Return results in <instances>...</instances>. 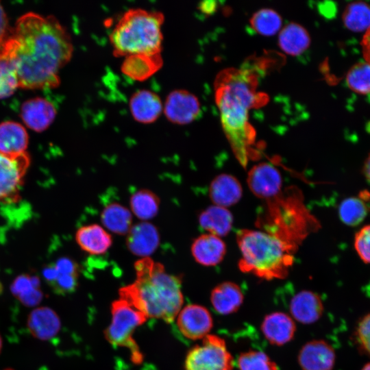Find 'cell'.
<instances>
[{"mask_svg": "<svg viewBox=\"0 0 370 370\" xmlns=\"http://www.w3.org/2000/svg\"><path fill=\"white\" fill-rule=\"evenodd\" d=\"M77 285V275L60 274L51 285L53 291L58 294L70 293L75 290Z\"/></svg>", "mask_w": 370, "mask_h": 370, "instance_id": "cell-38", "label": "cell"}, {"mask_svg": "<svg viewBox=\"0 0 370 370\" xmlns=\"http://www.w3.org/2000/svg\"><path fill=\"white\" fill-rule=\"evenodd\" d=\"M354 336L359 349L363 354L370 356V312L364 315L358 322Z\"/></svg>", "mask_w": 370, "mask_h": 370, "instance_id": "cell-36", "label": "cell"}, {"mask_svg": "<svg viewBox=\"0 0 370 370\" xmlns=\"http://www.w3.org/2000/svg\"><path fill=\"white\" fill-rule=\"evenodd\" d=\"M10 289L13 295L28 307L38 305L43 295L40 288V280L36 275H18L12 282Z\"/></svg>", "mask_w": 370, "mask_h": 370, "instance_id": "cell-27", "label": "cell"}, {"mask_svg": "<svg viewBox=\"0 0 370 370\" xmlns=\"http://www.w3.org/2000/svg\"><path fill=\"white\" fill-rule=\"evenodd\" d=\"M60 321L58 314L48 307L33 310L27 319L30 333L36 338L46 341L53 338L60 330Z\"/></svg>", "mask_w": 370, "mask_h": 370, "instance_id": "cell-22", "label": "cell"}, {"mask_svg": "<svg viewBox=\"0 0 370 370\" xmlns=\"http://www.w3.org/2000/svg\"><path fill=\"white\" fill-rule=\"evenodd\" d=\"M29 164L27 152L16 156L0 153V204L18 201Z\"/></svg>", "mask_w": 370, "mask_h": 370, "instance_id": "cell-8", "label": "cell"}, {"mask_svg": "<svg viewBox=\"0 0 370 370\" xmlns=\"http://www.w3.org/2000/svg\"><path fill=\"white\" fill-rule=\"evenodd\" d=\"M236 242L241 254L238 264L242 272L267 280L288 275L294 261L293 247L276 236L243 229L237 232Z\"/></svg>", "mask_w": 370, "mask_h": 370, "instance_id": "cell-4", "label": "cell"}, {"mask_svg": "<svg viewBox=\"0 0 370 370\" xmlns=\"http://www.w3.org/2000/svg\"><path fill=\"white\" fill-rule=\"evenodd\" d=\"M364 172L368 181L370 182V154L365 162L364 166Z\"/></svg>", "mask_w": 370, "mask_h": 370, "instance_id": "cell-44", "label": "cell"}, {"mask_svg": "<svg viewBox=\"0 0 370 370\" xmlns=\"http://www.w3.org/2000/svg\"><path fill=\"white\" fill-rule=\"evenodd\" d=\"M17 88L19 87L15 66L0 49V99L10 97Z\"/></svg>", "mask_w": 370, "mask_h": 370, "instance_id": "cell-34", "label": "cell"}, {"mask_svg": "<svg viewBox=\"0 0 370 370\" xmlns=\"http://www.w3.org/2000/svg\"><path fill=\"white\" fill-rule=\"evenodd\" d=\"M200 226L208 233L219 237L225 236L231 231L233 216L227 208L213 205L199 215Z\"/></svg>", "mask_w": 370, "mask_h": 370, "instance_id": "cell-26", "label": "cell"}, {"mask_svg": "<svg viewBox=\"0 0 370 370\" xmlns=\"http://www.w3.org/2000/svg\"><path fill=\"white\" fill-rule=\"evenodd\" d=\"M101 220L108 230L119 235L127 234L132 227L131 212L119 203L107 205L101 214Z\"/></svg>", "mask_w": 370, "mask_h": 370, "instance_id": "cell-28", "label": "cell"}, {"mask_svg": "<svg viewBox=\"0 0 370 370\" xmlns=\"http://www.w3.org/2000/svg\"><path fill=\"white\" fill-rule=\"evenodd\" d=\"M10 34L7 16L2 5L0 4V49Z\"/></svg>", "mask_w": 370, "mask_h": 370, "instance_id": "cell-40", "label": "cell"}, {"mask_svg": "<svg viewBox=\"0 0 370 370\" xmlns=\"http://www.w3.org/2000/svg\"><path fill=\"white\" fill-rule=\"evenodd\" d=\"M257 78L248 69H230L221 72L215 82V101L222 127L232 149L242 166L254 154L256 134L249 123V110L260 99Z\"/></svg>", "mask_w": 370, "mask_h": 370, "instance_id": "cell-2", "label": "cell"}, {"mask_svg": "<svg viewBox=\"0 0 370 370\" xmlns=\"http://www.w3.org/2000/svg\"><path fill=\"white\" fill-rule=\"evenodd\" d=\"M177 325L181 333L188 339H203L210 334L213 319L210 311L199 304H188L177 314Z\"/></svg>", "mask_w": 370, "mask_h": 370, "instance_id": "cell-10", "label": "cell"}, {"mask_svg": "<svg viewBox=\"0 0 370 370\" xmlns=\"http://www.w3.org/2000/svg\"><path fill=\"white\" fill-rule=\"evenodd\" d=\"M163 112L166 118L177 125H187L201 113V103L194 94L184 89H176L166 97Z\"/></svg>", "mask_w": 370, "mask_h": 370, "instance_id": "cell-9", "label": "cell"}, {"mask_svg": "<svg viewBox=\"0 0 370 370\" xmlns=\"http://www.w3.org/2000/svg\"><path fill=\"white\" fill-rule=\"evenodd\" d=\"M217 7L218 4L215 1H204L199 4L198 9L202 13L206 15H210L217 10Z\"/></svg>", "mask_w": 370, "mask_h": 370, "instance_id": "cell-43", "label": "cell"}, {"mask_svg": "<svg viewBox=\"0 0 370 370\" xmlns=\"http://www.w3.org/2000/svg\"><path fill=\"white\" fill-rule=\"evenodd\" d=\"M54 264L60 274H78V267L77 263L69 258H60Z\"/></svg>", "mask_w": 370, "mask_h": 370, "instance_id": "cell-39", "label": "cell"}, {"mask_svg": "<svg viewBox=\"0 0 370 370\" xmlns=\"http://www.w3.org/2000/svg\"><path fill=\"white\" fill-rule=\"evenodd\" d=\"M369 208L362 197H349L340 204L338 214L346 225L354 226L360 223L367 217Z\"/></svg>", "mask_w": 370, "mask_h": 370, "instance_id": "cell-32", "label": "cell"}, {"mask_svg": "<svg viewBox=\"0 0 370 370\" xmlns=\"http://www.w3.org/2000/svg\"><path fill=\"white\" fill-rule=\"evenodd\" d=\"M127 235V249L139 257H149L156 250L160 243L158 229L147 221L133 225Z\"/></svg>", "mask_w": 370, "mask_h": 370, "instance_id": "cell-16", "label": "cell"}, {"mask_svg": "<svg viewBox=\"0 0 370 370\" xmlns=\"http://www.w3.org/2000/svg\"><path fill=\"white\" fill-rule=\"evenodd\" d=\"M234 359L225 341L215 334H208L187 354L184 370H232Z\"/></svg>", "mask_w": 370, "mask_h": 370, "instance_id": "cell-7", "label": "cell"}, {"mask_svg": "<svg viewBox=\"0 0 370 370\" xmlns=\"http://www.w3.org/2000/svg\"><path fill=\"white\" fill-rule=\"evenodd\" d=\"M136 279L122 287L120 298L132 304L147 318L172 322L184 302L180 276L166 272L164 266L149 257L134 264Z\"/></svg>", "mask_w": 370, "mask_h": 370, "instance_id": "cell-3", "label": "cell"}, {"mask_svg": "<svg viewBox=\"0 0 370 370\" xmlns=\"http://www.w3.org/2000/svg\"><path fill=\"white\" fill-rule=\"evenodd\" d=\"M130 110L132 117L138 123L149 124L155 122L163 111L160 97L149 90H138L130 99Z\"/></svg>", "mask_w": 370, "mask_h": 370, "instance_id": "cell-17", "label": "cell"}, {"mask_svg": "<svg viewBox=\"0 0 370 370\" xmlns=\"http://www.w3.org/2000/svg\"><path fill=\"white\" fill-rule=\"evenodd\" d=\"M361 45L365 62L370 64V27L366 31L363 36Z\"/></svg>", "mask_w": 370, "mask_h": 370, "instance_id": "cell-42", "label": "cell"}, {"mask_svg": "<svg viewBox=\"0 0 370 370\" xmlns=\"http://www.w3.org/2000/svg\"><path fill=\"white\" fill-rule=\"evenodd\" d=\"M42 275L45 280L51 286L59 276V272L54 264H49L42 270Z\"/></svg>", "mask_w": 370, "mask_h": 370, "instance_id": "cell-41", "label": "cell"}, {"mask_svg": "<svg viewBox=\"0 0 370 370\" xmlns=\"http://www.w3.org/2000/svg\"><path fill=\"white\" fill-rule=\"evenodd\" d=\"M247 182L251 193L264 199L276 197L282 185L280 171L267 162L254 166L248 172Z\"/></svg>", "mask_w": 370, "mask_h": 370, "instance_id": "cell-11", "label": "cell"}, {"mask_svg": "<svg viewBox=\"0 0 370 370\" xmlns=\"http://www.w3.org/2000/svg\"><path fill=\"white\" fill-rule=\"evenodd\" d=\"M28 134L25 127L14 121L0 123V153L16 156L26 153Z\"/></svg>", "mask_w": 370, "mask_h": 370, "instance_id": "cell-23", "label": "cell"}, {"mask_svg": "<svg viewBox=\"0 0 370 370\" xmlns=\"http://www.w3.org/2000/svg\"><path fill=\"white\" fill-rule=\"evenodd\" d=\"M361 370H370V362L366 363V364L362 367V368L361 369Z\"/></svg>", "mask_w": 370, "mask_h": 370, "instance_id": "cell-45", "label": "cell"}, {"mask_svg": "<svg viewBox=\"0 0 370 370\" xmlns=\"http://www.w3.org/2000/svg\"><path fill=\"white\" fill-rule=\"evenodd\" d=\"M208 191L214 205L224 208L238 203L243 195L242 186L238 180L227 173L216 176L211 182Z\"/></svg>", "mask_w": 370, "mask_h": 370, "instance_id": "cell-20", "label": "cell"}, {"mask_svg": "<svg viewBox=\"0 0 370 370\" xmlns=\"http://www.w3.org/2000/svg\"><path fill=\"white\" fill-rule=\"evenodd\" d=\"M346 82L357 93H370V64L362 62L353 66L347 74Z\"/></svg>", "mask_w": 370, "mask_h": 370, "instance_id": "cell-35", "label": "cell"}, {"mask_svg": "<svg viewBox=\"0 0 370 370\" xmlns=\"http://www.w3.org/2000/svg\"><path fill=\"white\" fill-rule=\"evenodd\" d=\"M308 31L297 23H289L279 33L278 45L285 53L296 56L302 54L310 45Z\"/></svg>", "mask_w": 370, "mask_h": 370, "instance_id": "cell-25", "label": "cell"}, {"mask_svg": "<svg viewBox=\"0 0 370 370\" xmlns=\"http://www.w3.org/2000/svg\"><path fill=\"white\" fill-rule=\"evenodd\" d=\"M132 212L136 217L143 221L153 218L158 212L160 199L152 191L148 189H140L130 197Z\"/></svg>", "mask_w": 370, "mask_h": 370, "instance_id": "cell-29", "label": "cell"}, {"mask_svg": "<svg viewBox=\"0 0 370 370\" xmlns=\"http://www.w3.org/2000/svg\"><path fill=\"white\" fill-rule=\"evenodd\" d=\"M1 346H2V341H1V336H0V351H1Z\"/></svg>", "mask_w": 370, "mask_h": 370, "instance_id": "cell-46", "label": "cell"}, {"mask_svg": "<svg viewBox=\"0 0 370 370\" xmlns=\"http://www.w3.org/2000/svg\"><path fill=\"white\" fill-rule=\"evenodd\" d=\"M191 253L197 263L206 267L215 266L223 260L226 245L221 237L204 234L193 241Z\"/></svg>", "mask_w": 370, "mask_h": 370, "instance_id": "cell-18", "label": "cell"}, {"mask_svg": "<svg viewBox=\"0 0 370 370\" xmlns=\"http://www.w3.org/2000/svg\"><path fill=\"white\" fill-rule=\"evenodd\" d=\"M111 312L112 321L104 332L105 338L112 345L127 348L131 353L132 360L140 363L143 360V354L132 334L147 317L122 298L112 304Z\"/></svg>", "mask_w": 370, "mask_h": 370, "instance_id": "cell-6", "label": "cell"}, {"mask_svg": "<svg viewBox=\"0 0 370 370\" xmlns=\"http://www.w3.org/2000/svg\"><path fill=\"white\" fill-rule=\"evenodd\" d=\"M260 330L270 344L282 346L293 340L296 325L289 314L277 311L269 313L264 317Z\"/></svg>", "mask_w": 370, "mask_h": 370, "instance_id": "cell-13", "label": "cell"}, {"mask_svg": "<svg viewBox=\"0 0 370 370\" xmlns=\"http://www.w3.org/2000/svg\"><path fill=\"white\" fill-rule=\"evenodd\" d=\"M354 247L360 259L370 264V225L364 226L356 233Z\"/></svg>", "mask_w": 370, "mask_h": 370, "instance_id": "cell-37", "label": "cell"}, {"mask_svg": "<svg viewBox=\"0 0 370 370\" xmlns=\"http://www.w3.org/2000/svg\"><path fill=\"white\" fill-rule=\"evenodd\" d=\"M56 109L49 100L36 97L23 102L21 108V117L31 130L40 132L45 130L54 121Z\"/></svg>", "mask_w": 370, "mask_h": 370, "instance_id": "cell-15", "label": "cell"}, {"mask_svg": "<svg viewBox=\"0 0 370 370\" xmlns=\"http://www.w3.org/2000/svg\"><path fill=\"white\" fill-rule=\"evenodd\" d=\"M251 27L258 34L271 36L281 30L282 19L280 15L271 8L256 11L250 18Z\"/></svg>", "mask_w": 370, "mask_h": 370, "instance_id": "cell-30", "label": "cell"}, {"mask_svg": "<svg viewBox=\"0 0 370 370\" xmlns=\"http://www.w3.org/2000/svg\"><path fill=\"white\" fill-rule=\"evenodd\" d=\"M164 15L158 11L131 8L123 13L109 36L113 54L161 53Z\"/></svg>", "mask_w": 370, "mask_h": 370, "instance_id": "cell-5", "label": "cell"}, {"mask_svg": "<svg viewBox=\"0 0 370 370\" xmlns=\"http://www.w3.org/2000/svg\"><path fill=\"white\" fill-rule=\"evenodd\" d=\"M335 362V349L322 339L308 341L297 355V362L301 370H332Z\"/></svg>", "mask_w": 370, "mask_h": 370, "instance_id": "cell-12", "label": "cell"}, {"mask_svg": "<svg viewBox=\"0 0 370 370\" xmlns=\"http://www.w3.org/2000/svg\"><path fill=\"white\" fill-rule=\"evenodd\" d=\"M162 65L161 53L132 54L125 57L121 70L127 77L142 82L153 75Z\"/></svg>", "mask_w": 370, "mask_h": 370, "instance_id": "cell-19", "label": "cell"}, {"mask_svg": "<svg viewBox=\"0 0 370 370\" xmlns=\"http://www.w3.org/2000/svg\"><path fill=\"white\" fill-rule=\"evenodd\" d=\"M323 303L315 292L304 290L297 293L291 299V317L299 323L312 324L317 322L323 313Z\"/></svg>", "mask_w": 370, "mask_h": 370, "instance_id": "cell-14", "label": "cell"}, {"mask_svg": "<svg viewBox=\"0 0 370 370\" xmlns=\"http://www.w3.org/2000/svg\"><path fill=\"white\" fill-rule=\"evenodd\" d=\"M5 370H12V369H5Z\"/></svg>", "mask_w": 370, "mask_h": 370, "instance_id": "cell-47", "label": "cell"}, {"mask_svg": "<svg viewBox=\"0 0 370 370\" xmlns=\"http://www.w3.org/2000/svg\"><path fill=\"white\" fill-rule=\"evenodd\" d=\"M75 239L84 251L92 255L106 253L112 243L111 235L97 224L87 225L79 228Z\"/></svg>", "mask_w": 370, "mask_h": 370, "instance_id": "cell-24", "label": "cell"}, {"mask_svg": "<svg viewBox=\"0 0 370 370\" xmlns=\"http://www.w3.org/2000/svg\"><path fill=\"white\" fill-rule=\"evenodd\" d=\"M343 21L352 31H367L370 27V5L361 1L349 4L343 14Z\"/></svg>", "mask_w": 370, "mask_h": 370, "instance_id": "cell-31", "label": "cell"}, {"mask_svg": "<svg viewBox=\"0 0 370 370\" xmlns=\"http://www.w3.org/2000/svg\"><path fill=\"white\" fill-rule=\"evenodd\" d=\"M238 370H278L277 364L264 352L251 349L236 360Z\"/></svg>", "mask_w": 370, "mask_h": 370, "instance_id": "cell-33", "label": "cell"}, {"mask_svg": "<svg viewBox=\"0 0 370 370\" xmlns=\"http://www.w3.org/2000/svg\"><path fill=\"white\" fill-rule=\"evenodd\" d=\"M1 50L14 63L18 87H57L60 71L71 60L73 46L66 29L53 16H21Z\"/></svg>", "mask_w": 370, "mask_h": 370, "instance_id": "cell-1", "label": "cell"}, {"mask_svg": "<svg viewBox=\"0 0 370 370\" xmlns=\"http://www.w3.org/2000/svg\"><path fill=\"white\" fill-rule=\"evenodd\" d=\"M210 299L212 308L218 314L227 315L236 312L241 308L244 295L237 284L225 281L212 290Z\"/></svg>", "mask_w": 370, "mask_h": 370, "instance_id": "cell-21", "label": "cell"}]
</instances>
